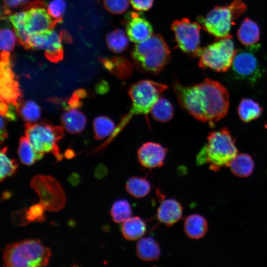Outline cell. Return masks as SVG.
I'll return each instance as SVG.
<instances>
[{"label": "cell", "instance_id": "6da1fadb", "mask_svg": "<svg viewBox=\"0 0 267 267\" xmlns=\"http://www.w3.org/2000/svg\"><path fill=\"white\" fill-rule=\"evenodd\" d=\"M173 88L181 109L198 121L213 125L227 113L228 92L219 82L205 79L185 86L175 80Z\"/></svg>", "mask_w": 267, "mask_h": 267}, {"label": "cell", "instance_id": "7a4b0ae2", "mask_svg": "<svg viewBox=\"0 0 267 267\" xmlns=\"http://www.w3.org/2000/svg\"><path fill=\"white\" fill-rule=\"evenodd\" d=\"M170 54L164 38L157 34L134 45L131 50V57L138 72L156 75L170 61Z\"/></svg>", "mask_w": 267, "mask_h": 267}, {"label": "cell", "instance_id": "3957f363", "mask_svg": "<svg viewBox=\"0 0 267 267\" xmlns=\"http://www.w3.org/2000/svg\"><path fill=\"white\" fill-rule=\"evenodd\" d=\"M237 152L235 140L228 129L213 131L209 134L206 144L198 152L196 164H207L211 170L217 171L224 166L228 167Z\"/></svg>", "mask_w": 267, "mask_h": 267}, {"label": "cell", "instance_id": "277c9868", "mask_svg": "<svg viewBox=\"0 0 267 267\" xmlns=\"http://www.w3.org/2000/svg\"><path fill=\"white\" fill-rule=\"evenodd\" d=\"M167 89L166 85L148 79L139 80L133 84L128 91L132 100L131 109L122 118L109 139L112 141L134 116L147 115L150 112L153 105Z\"/></svg>", "mask_w": 267, "mask_h": 267}, {"label": "cell", "instance_id": "5b68a950", "mask_svg": "<svg viewBox=\"0 0 267 267\" xmlns=\"http://www.w3.org/2000/svg\"><path fill=\"white\" fill-rule=\"evenodd\" d=\"M3 252L5 267H45L51 256L49 249L36 239L11 243Z\"/></svg>", "mask_w": 267, "mask_h": 267}, {"label": "cell", "instance_id": "8992f818", "mask_svg": "<svg viewBox=\"0 0 267 267\" xmlns=\"http://www.w3.org/2000/svg\"><path fill=\"white\" fill-rule=\"evenodd\" d=\"M246 5L241 0H234L228 5L217 6L205 16L197 18L203 28L217 39L230 36L235 21L245 11Z\"/></svg>", "mask_w": 267, "mask_h": 267}, {"label": "cell", "instance_id": "52a82bcc", "mask_svg": "<svg viewBox=\"0 0 267 267\" xmlns=\"http://www.w3.org/2000/svg\"><path fill=\"white\" fill-rule=\"evenodd\" d=\"M25 134L34 150L40 153H51L57 160L63 155L60 154L58 141L63 137V128L53 126L46 121L38 123H26Z\"/></svg>", "mask_w": 267, "mask_h": 267}, {"label": "cell", "instance_id": "ba28073f", "mask_svg": "<svg viewBox=\"0 0 267 267\" xmlns=\"http://www.w3.org/2000/svg\"><path fill=\"white\" fill-rule=\"evenodd\" d=\"M236 50L231 36L217 39L215 42L202 48L199 66L203 69L226 72L231 66Z\"/></svg>", "mask_w": 267, "mask_h": 267}, {"label": "cell", "instance_id": "9c48e42d", "mask_svg": "<svg viewBox=\"0 0 267 267\" xmlns=\"http://www.w3.org/2000/svg\"><path fill=\"white\" fill-rule=\"evenodd\" d=\"M30 186L38 194L40 203L45 210L57 212L64 207L65 193L60 183L53 177L37 175L32 178Z\"/></svg>", "mask_w": 267, "mask_h": 267}, {"label": "cell", "instance_id": "30bf717a", "mask_svg": "<svg viewBox=\"0 0 267 267\" xmlns=\"http://www.w3.org/2000/svg\"><path fill=\"white\" fill-rule=\"evenodd\" d=\"M200 26L186 18L175 20L171 24L178 46L190 56L199 57L202 50L200 46Z\"/></svg>", "mask_w": 267, "mask_h": 267}, {"label": "cell", "instance_id": "8fae6325", "mask_svg": "<svg viewBox=\"0 0 267 267\" xmlns=\"http://www.w3.org/2000/svg\"><path fill=\"white\" fill-rule=\"evenodd\" d=\"M260 47L256 44L236 50L230 68L237 79L254 82L261 77L263 69L257 53Z\"/></svg>", "mask_w": 267, "mask_h": 267}, {"label": "cell", "instance_id": "7c38bea8", "mask_svg": "<svg viewBox=\"0 0 267 267\" xmlns=\"http://www.w3.org/2000/svg\"><path fill=\"white\" fill-rule=\"evenodd\" d=\"M0 100L16 105L22 97L19 84L12 69L10 53L1 52L0 67Z\"/></svg>", "mask_w": 267, "mask_h": 267}, {"label": "cell", "instance_id": "4fadbf2b", "mask_svg": "<svg viewBox=\"0 0 267 267\" xmlns=\"http://www.w3.org/2000/svg\"><path fill=\"white\" fill-rule=\"evenodd\" d=\"M25 10L26 29L31 36L53 29L56 24L59 23L50 16L43 1L39 0L29 2Z\"/></svg>", "mask_w": 267, "mask_h": 267}, {"label": "cell", "instance_id": "5bb4252c", "mask_svg": "<svg viewBox=\"0 0 267 267\" xmlns=\"http://www.w3.org/2000/svg\"><path fill=\"white\" fill-rule=\"evenodd\" d=\"M123 24L129 40L136 44L145 41L153 34L151 23L141 12L129 11L125 15Z\"/></svg>", "mask_w": 267, "mask_h": 267}, {"label": "cell", "instance_id": "9a60e30c", "mask_svg": "<svg viewBox=\"0 0 267 267\" xmlns=\"http://www.w3.org/2000/svg\"><path fill=\"white\" fill-rule=\"evenodd\" d=\"M167 152V149L160 143L148 141L138 148L137 156L141 166L151 169L163 166Z\"/></svg>", "mask_w": 267, "mask_h": 267}, {"label": "cell", "instance_id": "2e32d148", "mask_svg": "<svg viewBox=\"0 0 267 267\" xmlns=\"http://www.w3.org/2000/svg\"><path fill=\"white\" fill-rule=\"evenodd\" d=\"M182 212V207L177 200L163 199L157 209L156 216L159 221L170 226L181 219Z\"/></svg>", "mask_w": 267, "mask_h": 267}, {"label": "cell", "instance_id": "e0dca14e", "mask_svg": "<svg viewBox=\"0 0 267 267\" xmlns=\"http://www.w3.org/2000/svg\"><path fill=\"white\" fill-rule=\"evenodd\" d=\"M45 40L43 50L44 56L50 61L57 63L63 59V38L61 31L57 32L54 29L45 32Z\"/></svg>", "mask_w": 267, "mask_h": 267}, {"label": "cell", "instance_id": "ac0fdd59", "mask_svg": "<svg viewBox=\"0 0 267 267\" xmlns=\"http://www.w3.org/2000/svg\"><path fill=\"white\" fill-rule=\"evenodd\" d=\"M26 17L25 10L10 14L4 20H8L12 23L20 44L25 49H30L31 35L26 29Z\"/></svg>", "mask_w": 267, "mask_h": 267}, {"label": "cell", "instance_id": "d6986e66", "mask_svg": "<svg viewBox=\"0 0 267 267\" xmlns=\"http://www.w3.org/2000/svg\"><path fill=\"white\" fill-rule=\"evenodd\" d=\"M63 128L70 134H77L85 129L87 119L84 113L77 108L66 110L61 118Z\"/></svg>", "mask_w": 267, "mask_h": 267}, {"label": "cell", "instance_id": "ffe728a7", "mask_svg": "<svg viewBox=\"0 0 267 267\" xmlns=\"http://www.w3.org/2000/svg\"><path fill=\"white\" fill-rule=\"evenodd\" d=\"M100 62L105 68L120 79H126L132 73V63L125 57H114L111 59L102 58L100 59Z\"/></svg>", "mask_w": 267, "mask_h": 267}, {"label": "cell", "instance_id": "44dd1931", "mask_svg": "<svg viewBox=\"0 0 267 267\" xmlns=\"http://www.w3.org/2000/svg\"><path fill=\"white\" fill-rule=\"evenodd\" d=\"M136 253L139 259L146 262L157 260L161 250L157 242L150 237L140 238L136 245Z\"/></svg>", "mask_w": 267, "mask_h": 267}, {"label": "cell", "instance_id": "7402d4cb", "mask_svg": "<svg viewBox=\"0 0 267 267\" xmlns=\"http://www.w3.org/2000/svg\"><path fill=\"white\" fill-rule=\"evenodd\" d=\"M183 228L188 237L198 239L203 237L207 233L208 222L203 216L198 214H192L185 218Z\"/></svg>", "mask_w": 267, "mask_h": 267}, {"label": "cell", "instance_id": "603a6c76", "mask_svg": "<svg viewBox=\"0 0 267 267\" xmlns=\"http://www.w3.org/2000/svg\"><path fill=\"white\" fill-rule=\"evenodd\" d=\"M238 40L244 45L249 46L257 44L260 37L258 24L251 19L246 18L241 23L237 33Z\"/></svg>", "mask_w": 267, "mask_h": 267}, {"label": "cell", "instance_id": "cb8c5ba5", "mask_svg": "<svg viewBox=\"0 0 267 267\" xmlns=\"http://www.w3.org/2000/svg\"><path fill=\"white\" fill-rule=\"evenodd\" d=\"M146 230L145 222L138 217H130L122 223L121 231L127 240L134 241L140 239Z\"/></svg>", "mask_w": 267, "mask_h": 267}, {"label": "cell", "instance_id": "d4e9b609", "mask_svg": "<svg viewBox=\"0 0 267 267\" xmlns=\"http://www.w3.org/2000/svg\"><path fill=\"white\" fill-rule=\"evenodd\" d=\"M228 167L235 176L245 178L252 173L254 163L251 156L247 154L241 153L237 154L232 159Z\"/></svg>", "mask_w": 267, "mask_h": 267}, {"label": "cell", "instance_id": "484cf974", "mask_svg": "<svg viewBox=\"0 0 267 267\" xmlns=\"http://www.w3.org/2000/svg\"><path fill=\"white\" fill-rule=\"evenodd\" d=\"M262 108L254 100L245 98L240 101L237 113L240 119L245 123H248L259 118L262 113Z\"/></svg>", "mask_w": 267, "mask_h": 267}, {"label": "cell", "instance_id": "4316f807", "mask_svg": "<svg viewBox=\"0 0 267 267\" xmlns=\"http://www.w3.org/2000/svg\"><path fill=\"white\" fill-rule=\"evenodd\" d=\"M15 107L17 114L27 123H34L38 121L41 117V107L33 100L24 101L20 99Z\"/></svg>", "mask_w": 267, "mask_h": 267}, {"label": "cell", "instance_id": "83f0119b", "mask_svg": "<svg viewBox=\"0 0 267 267\" xmlns=\"http://www.w3.org/2000/svg\"><path fill=\"white\" fill-rule=\"evenodd\" d=\"M152 118L160 122H167L174 116V107L171 102L164 97L160 96L150 111Z\"/></svg>", "mask_w": 267, "mask_h": 267}, {"label": "cell", "instance_id": "f1b7e54d", "mask_svg": "<svg viewBox=\"0 0 267 267\" xmlns=\"http://www.w3.org/2000/svg\"><path fill=\"white\" fill-rule=\"evenodd\" d=\"M151 188L150 183L145 177H132L128 179L126 183L127 192L137 198L147 195L150 192Z\"/></svg>", "mask_w": 267, "mask_h": 267}, {"label": "cell", "instance_id": "f546056e", "mask_svg": "<svg viewBox=\"0 0 267 267\" xmlns=\"http://www.w3.org/2000/svg\"><path fill=\"white\" fill-rule=\"evenodd\" d=\"M129 38L121 29L109 32L106 37V43L109 49L116 53L125 51L129 46Z\"/></svg>", "mask_w": 267, "mask_h": 267}, {"label": "cell", "instance_id": "4dcf8cb0", "mask_svg": "<svg viewBox=\"0 0 267 267\" xmlns=\"http://www.w3.org/2000/svg\"><path fill=\"white\" fill-rule=\"evenodd\" d=\"M21 162L25 165H33L37 161L41 160L44 154L36 152L27 137L21 136L19 139L17 150Z\"/></svg>", "mask_w": 267, "mask_h": 267}, {"label": "cell", "instance_id": "1f68e13d", "mask_svg": "<svg viewBox=\"0 0 267 267\" xmlns=\"http://www.w3.org/2000/svg\"><path fill=\"white\" fill-rule=\"evenodd\" d=\"M94 138L101 140L111 136L115 130L114 122L109 117L100 116L96 117L93 122Z\"/></svg>", "mask_w": 267, "mask_h": 267}, {"label": "cell", "instance_id": "d6a6232c", "mask_svg": "<svg viewBox=\"0 0 267 267\" xmlns=\"http://www.w3.org/2000/svg\"><path fill=\"white\" fill-rule=\"evenodd\" d=\"M132 210L130 203L126 199L116 201L112 205L110 215L113 221L117 223H123L131 217Z\"/></svg>", "mask_w": 267, "mask_h": 267}, {"label": "cell", "instance_id": "836d02e7", "mask_svg": "<svg viewBox=\"0 0 267 267\" xmlns=\"http://www.w3.org/2000/svg\"><path fill=\"white\" fill-rule=\"evenodd\" d=\"M7 149V146H4L0 149V180L1 182H2L5 178L13 176L18 167V164L16 160L14 159H10L7 156L6 154Z\"/></svg>", "mask_w": 267, "mask_h": 267}, {"label": "cell", "instance_id": "e575fe53", "mask_svg": "<svg viewBox=\"0 0 267 267\" xmlns=\"http://www.w3.org/2000/svg\"><path fill=\"white\" fill-rule=\"evenodd\" d=\"M18 41L15 32L9 27H4L0 32V48L1 52L10 53Z\"/></svg>", "mask_w": 267, "mask_h": 267}, {"label": "cell", "instance_id": "d590c367", "mask_svg": "<svg viewBox=\"0 0 267 267\" xmlns=\"http://www.w3.org/2000/svg\"><path fill=\"white\" fill-rule=\"evenodd\" d=\"M67 3L65 0H52L47 6V10L50 16L60 22L65 12Z\"/></svg>", "mask_w": 267, "mask_h": 267}, {"label": "cell", "instance_id": "8d00e7d4", "mask_svg": "<svg viewBox=\"0 0 267 267\" xmlns=\"http://www.w3.org/2000/svg\"><path fill=\"white\" fill-rule=\"evenodd\" d=\"M105 9L113 14H121L128 8L129 0H103Z\"/></svg>", "mask_w": 267, "mask_h": 267}, {"label": "cell", "instance_id": "74e56055", "mask_svg": "<svg viewBox=\"0 0 267 267\" xmlns=\"http://www.w3.org/2000/svg\"><path fill=\"white\" fill-rule=\"evenodd\" d=\"M44 208L40 203L25 208L26 218L29 223L38 221L43 222L45 220L44 215Z\"/></svg>", "mask_w": 267, "mask_h": 267}, {"label": "cell", "instance_id": "f35d334b", "mask_svg": "<svg viewBox=\"0 0 267 267\" xmlns=\"http://www.w3.org/2000/svg\"><path fill=\"white\" fill-rule=\"evenodd\" d=\"M11 217L13 224L16 225L24 226L29 223L26 218L25 208L21 211L13 212Z\"/></svg>", "mask_w": 267, "mask_h": 267}, {"label": "cell", "instance_id": "ab89813d", "mask_svg": "<svg viewBox=\"0 0 267 267\" xmlns=\"http://www.w3.org/2000/svg\"><path fill=\"white\" fill-rule=\"evenodd\" d=\"M130 1L134 9L138 11H145L152 6L154 0H130Z\"/></svg>", "mask_w": 267, "mask_h": 267}, {"label": "cell", "instance_id": "60d3db41", "mask_svg": "<svg viewBox=\"0 0 267 267\" xmlns=\"http://www.w3.org/2000/svg\"><path fill=\"white\" fill-rule=\"evenodd\" d=\"M30 0H3L5 8H16L29 3Z\"/></svg>", "mask_w": 267, "mask_h": 267}, {"label": "cell", "instance_id": "b9f144b4", "mask_svg": "<svg viewBox=\"0 0 267 267\" xmlns=\"http://www.w3.org/2000/svg\"><path fill=\"white\" fill-rule=\"evenodd\" d=\"M8 121L3 116H0V140L2 143L8 137V133L6 130V126Z\"/></svg>", "mask_w": 267, "mask_h": 267}, {"label": "cell", "instance_id": "7bdbcfd3", "mask_svg": "<svg viewBox=\"0 0 267 267\" xmlns=\"http://www.w3.org/2000/svg\"><path fill=\"white\" fill-rule=\"evenodd\" d=\"M106 170L103 166H98L95 170L94 176L97 178H102L106 174Z\"/></svg>", "mask_w": 267, "mask_h": 267}, {"label": "cell", "instance_id": "ee69618b", "mask_svg": "<svg viewBox=\"0 0 267 267\" xmlns=\"http://www.w3.org/2000/svg\"><path fill=\"white\" fill-rule=\"evenodd\" d=\"M68 181L71 184L75 186L80 182V176L76 173H73L68 178Z\"/></svg>", "mask_w": 267, "mask_h": 267}, {"label": "cell", "instance_id": "f6af8a7d", "mask_svg": "<svg viewBox=\"0 0 267 267\" xmlns=\"http://www.w3.org/2000/svg\"><path fill=\"white\" fill-rule=\"evenodd\" d=\"M8 103L0 100V115L3 116L7 112L9 104Z\"/></svg>", "mask_w": 267, "mask_h": 267}, {"label": "cell", "instance_id": "bcb514c9", "mask_svg": "<svg viewBox=\"0 0 267 267\" xmlns=\"http://www.w3.org/2000/svg\"><path fill=\"white\" fill-rule=\"evenodd\" d=\"M65 156L66 158L71 159L75 156V154L72 150L68 149L65 152Z\"/></svg>", "mask_w": 267, "mask_h": 267}, {"label": "cell", "instance_id": "7dc6e473", "mask_svg": "<svg viewBox=\"0 0 267 267\" xmlns=\"http://www.w3.org/2000/svg\"><path fill=\"white\" fill-rule=\"evenodd\" d=\"M11 195V192L9 191H4L1 195V200H6L10 198Z\"/></svg>", "mask_w": 267, "mask_h": 267}]
</instances>
